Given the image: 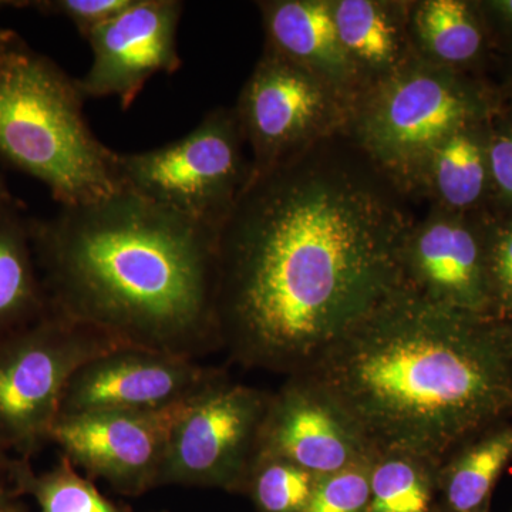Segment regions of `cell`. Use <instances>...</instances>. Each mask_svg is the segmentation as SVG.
Segmentation results:
<instances>
[{"instance_id":"484cf974","label":"cell","mask_w":512,"mask_h":512,"mask_svg":"<svg viewBox=\"0 0 512 512\" xmlns=\"http://www.w3.org/2000/svg\"><path fill=\"white\" fill-rule=\"evenodd\" d=\"M133 0H45V2H29V8L46 16L69 19L76 26L80 35H86L123 12Z\"/></svg>"},{"instance_id":"9a60e30c","label":"cell","mask_w":512,"mask_h":512,"mask_svg":"<svg viewBox=\"0 0 512 512\" xmlns=\"http://www.w3.org/2000/svg\"><path fill=\"white\" fill-rule=\"evenodd\" d=\"M258 5L266 49L316 74L353 103L363 83L340 43L332 0H268Z\"/></svg>"},{"instance_id":"7c38bea8","label":"cell","mask_w":512,"mask_h":512,"mask_svg":"<svg viewBox=\"0 0 512 512\" xmlns=\"http://www.w3.org/2000/svg\"><path fill=\"white\" fill-rule=\"evenodd\" d=\"M183 12L180 0H133L89 30L83 37L92 47L93 63L77 79L84 99L117 97L127 110L151 77L177 72L183 64L177 46Z\"/></svg>"},{"instance_id":"ba28073f","label":"cell","mask_w":512,"mask_h":512,"mask_svg":"<svg viewBox=\"0 0 512 512\" xmlns=\"http://www.w3.org/2000/svg\"><path fill=\"white\" fill-rule=\"evenodd\" d=\"M350 107L328 82L265 47L234 107L252 151V174L346 133Z\"/></svg>"},{"instance_id":"5bb4252c","label":"cell","mask_w":512,"mask_h":512,"mask_svg":"<svg viewBox=\"0 0 512 512\" xmlns=\"http://www.w3.org/2000/svg\"><path fill=\"white\" fill-rule=\"evenodd\" d=\"M256 454L284 458L325 477L373 457L348 414L308 379L289 376L271 394Z\"/></svg>"},{"instance_id":"277c9868","label":"cell","mask_w":512,"mask_h":512,"mask_svg":"<svg viewBox=\"0 0 512 512\" xmlns=\"http://www.w3.org/2000/svg\"><path fill=\"white\" fill-rule=\"evenodd\" d=\"M77 79L12 29H0V160L35 178L60 207L121 190L114 158L83 114Z\"/></svg>"},{"instance_id":"9c48e42d","label":"cell","mask_w":512,"mask_h":512,"mask_svg":"<svg viewBox=\"0 0 512 512\" xmlns=\"http://www.w3.org/2000/svg\"><path fill=\"white\" fill-rule=\"evenodd\" d=\"M269 399L271 393L231 382L228 375L198 394L175 424L160 487L241 493Z\"/></svg>"},{"instance_id":"8992f818","label":"cell","mask_w":512,"mask_h":512,"mask_svg":"<svg viewBox=\"0 0 512 512\" xmlns=\"http://www.w3.org/2000/svg\"><path fill=\"white\" fill-rule=\"evenodd\" d=\"M234 109L211 110L191 133L156 150L116 153L121 190L220 231L251 178Z\"/></svg>"},{"instance_id":"30bf717a","label":"cell","mask_w":512,"mask_h":512,"mask_svg":"<svg viewBox=\"0 0 512 512\" xmlns=\"http://www.w3.org/2000/svg\"><path fill=\"white\" fill-rule=\"evenodd\" d=\"M192 400L156 412L60 416L50 441L59 444L63 457L87 477L106 481L119 494L138 497L160 487L171 434Z\"/></svg>"},{"instance_id":"83f0119b","label":"cell","mask_w":512,"mask_h":512,"mask_svg":"<svg viewBox=\"0 0 512 512\" xmlns=\"http://www.w3.org/2000/svg\"><path fill=\"white\" fill-rule=\"evenodd\" d=\"M485 18L493 20L498 28L512 36V0H493L480 3Z\"/></svg>"},{"instance_id":"6da1fadb","label":"cell","mask_w":512,"mask_h":512,"mask_svg":"<svg viewBox=\"0 0 512 512\" xmlns=\"http://www.w3.org/2000/svg\"><path fill=\"white\" fill-rule=\"evenodd\" d=\"M410 197L346 133L251 174L218 231L221 349L292 376L404 288Z\"/></svg>"},{"instance_id":"836d02e7","label":"cell","mask_w":512,"mask_h":512,"mask_svg":"<svg viewBox=\"0 0 512 512\" xmlns=\"http://www.w3.org/2000/svg\"><path fill=\"white\" fill-rule=\"evenodd\" d=\"M437 512H446V511L440 510V508H439V511H437Z\"/></svg>"},{"instance_id":"5b68a950","label":"cell","mask_w":512,"mask_h":512,"mask_svg":"<svg viewBox=\"0 0 512 512\" xmlns=\"http://www.w3.org/2000/svg\"><path fill=\"white\" fill-rule=\"evenodd\" d=\"M487 110L460 73L416 56L359 93L346 134L410 197L431 151Z\"/></svg>"},{"instance_id":"4316f807","label":"cell","mask_w":512,"mask_h":512,"mask_svg":"<svg viewBox=\"0 0 512 512\" xmlns=\"http://www.w3.org/2000/svg\"><path fill=\"white\" fill-rule=\"evenodd\" d=\"M487 164L490 188L504 204L512 205V126L487 137Z\"/></svg>"},{"instance_id":"1f68e13d","label":"cell","mask_w":512,"mask_h":512,"mask_svg":"<svg viewBox=\"0 0 512 512\" xmlns=\"http://www.w3.org/2000/svg\"><path fill=\"white\" fill-rule=\"evenodd\" d=\"M507 323L508 333H510L511 345H512V311L508 313L507 318L503 319Z\"/></svg>"},{"instance_id":"7a4b0ae2","label":"cell","mask_w":512,"mask_h":512,"mask_svg":"<svg viewBox=\"0 0 512 512\" xmlns=\"http://www.w3.org/2000/svg\"><path fill=\"white\" fill-rule=\"evenodd\" d=\"M296 375L348 414L373 454L399 451L439 466L512 414L505 320L456 311L407 288Z\"/></svg>"},{"instance_id":"ac0fdd59","label":"cell","mask_w":512,"mask_h":512,"mask_svg":"<svg viewBox=\"0 0 512 512\" xmlns=\"http://www.w3.org/2000/svg\"><path fill=\"white\" fill-rule=\"evenodd\" d=\"M481 121L458 128L431 151L414 194L424 195L441 210L468 214L490 190L487 137Z\"/></svg>"},{"instance_id":"52a82bcc","label":"cell","mask_w":512,"mask_h":512,"mask_svg":"<svg viewBox=\"0 0 512 512\" xmlns=\"http://www.w3.org/2000/svg\"><path fill=\"white\" fill-rule=\"evenodd\" d=\"M117 348L123 346L53 308L0 338V447L29 457L50 441L74 373Z\"/></svg>"},{"instance_id":"7402d4cb","label":"cell","mask_w":512,"mask_h":512,"mask_svg":"<svg viewBox=\"0 0 512 512\" xmlns=\"http://www.w3.org/2000/svg\"><path fill=\"white\" fill-rule=\"evenodd\" d=\"M13 480L19 491L36 498L39 512H134L104 497L66 457L40 476H35L28 464L18 461Z\"/></svg>"},{"instance_id":"cb8c5ba5","label":"cell","mask_w":512,"mask_h":512,"mask_svg":"<svg viewBox=\"0 0 512 512\" xmlns=\"http://www.w3.org/2000/svg\"><path fill=\"white\" fill-rule=\"evenodd\" d=\"M370 464L372 458L318 478L302 512H366L370 498Z\"/></svg>"},{"instance_id":"2e32d148","label":"cell","mask_w":512,"mask_h":512,"mask_svg":"<svg viewBox=\"0 0 512 512\" xmlns=\"http://www.w3.org/2000/svg\"><path fill=\"white\" fill-rule=\"evenodd\" d=\"M340 43L363 89L416 57L409 30L410 2L332 0Z\"/></svg>"},{"instance_id":"ffe728a7","label":"cell","mask_w":512,"mask_h":512,"mask_svg":"<svg viewBox=\"0 0 512 512\" xmlns=\"http://www.w3.org/2000/svg\"><path fill=\"white\" fill-rule=\"evenodd\" d=\"M409 30L414 55L443 69L460 73L483 52V23L464 0L410 2Z\"/></svg>"},{"instance_id":"3957f363","label":"cell","mask_w":512,"mask_h":512,"mask_svg":"<svg viewBox=\"0 0 512 512\" xmlns=\"http://www.w3.org/2000/svg\"><path fill=\"white\" fill-rule=\"evenodd\" d=\"M50 305L121 346L200 359L221 349L218 231L128 190L30 218Z\"/></svg>"},{"instance_id":"f546056e","label":"cell","mask_w":512,"mask_h":512,"mask_svg":"<svg viewBox=\"0 0 512 512\" xmlns=\"http://www.w3.org/2000/svg\"><path fill=\"white\" fill-rule=\"evenodd\" d=\"M5 448L0 447V470H13L15 464H10L9 461H6L5 458Z\"/></svg>"},{"instance_id":"d4e9b609","label":"cell","mask_w":512,"mask_h":512,"mask_svg":"<svg viewBox=\"0 0 512 512\" xmlns=\"http://www.w3.org/2000/svg\"><path fill=\"white\" fill-rule=\"evenodd\" d=\"M488 276L495 318L512 311V222L487 235Z\"/></svg>"},{"instance_id":"4dcf8cb0","label":"cell","mask_w":512,"mask_h":512,"mask_svg":"<svg viewBox=\"0 0 512 512\" xmlns=\"http://www.w3.org/2000/svg\"><path fill=\"white\" fill-rule=\"evenodd\" d=\"M9 188L8 185H6L5 178H3V175L0 174V198L6 197V195H9Z\"/></svg>"},{"instance_id":"e0dca14e","label":"cell","mask_w":512,"mask_h":512,"mask_svg":"<svg viewBox=\"0 0 512 512\" xmlns=\"http://www.w3.org/2000/svg\"><path fill=\"white\" fill-rule=\"evenodd\" d=\"M30 218L18 198H0V338L52 309L36 265Z\"/></svg>"},{"instance_id":"d6986e66","label":"cell","mask_w":512,"mask_h":512,"mask_svg":"<svg viewBox=\"0 0 512 512\" xmlns=\"http://www.w3.org/2000/svg\"><path fill=\"white\" fill-rule=\"evenodd\" d=\"M512 460V423L497 424L454 450L439 466V508L490 512L498 478Z\"/></svg>"},{"instance_id":"4fadbf2b","label":"cell","mask_w":512,"mask_h":512,"mask_svg":"<svg viewBox=\"0 0 512 512\" xmlns=\"http://www.w3.org/2000/svg\"><path fill=\"white\" fill-rule=\"evenodd\" d=\"M404 288L439 305L495 316L487 235L467 214L431 207L416 221L403 252Z\"/></svg>"},{"instance_id":"f1b7e54d","label":"cell","mask_w":512,"mask_h":512,"mask_svg":"<svg viewBox=\"0 0 512 512\" xmlns=\"http://www.w3.org/2000/svg\"><path fill=\"white\" fill-rule=\"evenodd\" d=\"M5 505H12L10 504V493L6 490L5 485L0 483V507H5Z\"/></svg>"},{"instance_id":"44dd1931","label":"cell","mask_w":512,"mask_h":512,"mask_svg":"<svg viewBox=\"0 0 512 512\" xmlns=\"http://www.w3.org/2000/svg\"><path fill=\"white\" fill-rule=\"evenodd\" d=\"M437 473L439 464L414 454H373L366 512L439 511Z\"/></svg>"},{"instance_id":"8fae6325","label":"cell","mask_w":512,"mask_h":512,"mask_svg":"<svg viewBox=\"0 0 512 512\" xmlns=\"http://www.w3.org/2000/svg\"><path fill=\"white\" fill-rule=\"evenodd\" d=\"M225 375L190 357L123 346L94 357L74 373L60 416L156 412L194 399Z\"/></svg>"},{"instance_id":"603a6c76","label":"cell","mask_w":512,"mask_h":512,"mask_svg":"<svg viewBox=\"0 0 512 512\" xmlns=\"http://www.w3.org/2000/svg\"><path fill=\"white\" fill-rule=\"evenodd\" d=\"M318 477L284 458L256 454L241 493L259 512H302Z\"/></svg>"},{"instance_id":"d6a6232c","label":"cell","mask_w":512,"mask_h":512,"mask_svg":"<svg viewBox=\"0 0 512 512\" xmlns=\"http://www.w3.org/2000/svg\"><path fill=\"white\" fill-rule=\"evenodd\" d=\"M0 512H20L18 508L13 507V505H5V507H0Z\"/></svg>"}]
</instances>
